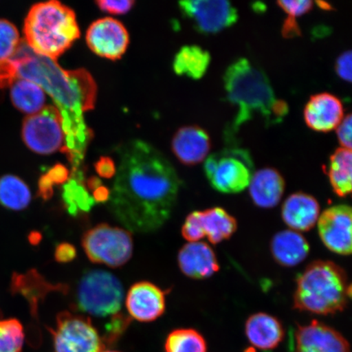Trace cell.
Returning a JSON list of instances; mask_svg holds the SVG:
<instances>
[{
    "label": "cell",
    "mask_w": 352,
    "mask_h": 352,
    "mask_svg": "<svg viewBox=\"0 0 352 352\" xmlns=\"http://www.w3.org/2000/svg\"><path fill=\"white\" fill-rule=\"evenodd\" d=\"M281 32H283V36L287 38L297 37L301 34V30L296 22V19H290V17H288L284 22Z\"/></svg>",
    "instance_id": "cell-41"
},
{
    "label": "cell",
    "mask_w": 352,
    "mask_h": 352,
    "mask_svg": "<svg viewBox=\"0 0 352 352\" xmlns=\"http://www.w3.org/2000/svg\"><path fill=\"white\" fill-rule=\"evenodd\" d=\"M337 138L341 144V148L351 151V132L352 118L351 114H347L343 118L340 124L336 129Z\"/></svg>",
    "instance_id": "cell-35"
},
{
    "label": "cell",
    "mask_w": 352,
    "mask_h": 352,
    "mask_svg": "<svg viewBox=\"0 0 352 352\" xmlns=\"http://www.w3.org/2000/svg\"><path fill=\"white\" fill-rule=\"evenodd\" d=\"M11 58L16 65L17 78L36 83L54 100L63 120V151L72 166H81L91 138L83 113L95 107L98 87L94 78L83 69H63L56 60L35 54L25 41H21Z\"/></svg>",
    "instance_id": "cell-2"
},
{
    "label": "cell",
    "mask_w": 352,
    "mask_h": 352,
    "mask_svg": "<svg viewBox=\"0 0 352 352\" xmlns=\"http://www.w3.org/2000/svg\"><path fill=\"white\" fill-rule=\"evenodd\" d=\"M24 342V328L19 320L0 319V352H21Z\"/></svg>",
    "instance_id": "cell-30"
},
{
    "label": "cell",
    "mask_w": 352,
    "mask_h": 352,
    "mask_svg": "<svg viewBox=\"0 0 352 352\" xmlns=\"http://www.w3.org/2000/svg\"><path fill=\"white\" fill-rule=\"evenodd\" d=\"M32 201V192L23 180L16 175H6L0 178V204L12 210L28 208Z\"/></svg>",
    "instance_id": "cell-27"
},
{
    "label": "cell",
    "mask_w": 352,
    "mask_h": 352,
    "mask_svg": "<svg viewBox=\"0 0 352 352\" xmlns=\"http://www.w3.org/2000/svg\"><path fill=\"white\" fill-rule=\"evenodd\" d=\"M45 174L51 179V182L54 184V186L67 182L69 175V170L66 169L65 166L61 164H57L52 167Z\"/></svg>",
    "instance_id": "cell-39"
},
{
    "label": "cell",
    "mask_w": 352,
    "mask_h": 352,
    "mask_svg": "<svg viewBox=\"0 0 352 352\" xmlns=\"http://www.w3.org/2000/svg\"><path fill=\"white\" fill-rule=\"evenodd\" d=\"M83 250L92 263L120 267L133 253V239L129 230L107 223L91 228L83 235Z\"/></svg>",
    "instance_id": "cell-8"
},
{
    "label": "cell",
    "mask_w": 352,
    "mask_h": 352,
    "mask_svg": "<svg viewBox=\"0 0 352 352\" xmlns=\"http://www.w3.org/2000/svg\"><path fill=\"white\" fill-rule=\"evenodd\" d=\"M123 296L122 283L116 276L107 271L90 270L79 281L77 308L95 318H113L120 314Z\"/></svg>",
    "instance_id": "cell-6"
},
{
    "label": "cell",
    "mask_w": 352,
    "mask_h": 352,
    "mask_svg": "<svg viewBox=\"0 0 352 352\" xmlns=\"http://www.w3.org/2000/svg\"><path fill=\"white\" fill-rule=\"evenodd\" d=\"M85 184H87L86 188H88V190L91 192H94L95 189L102 186L101 180L98 177H96V176H91V178L87 179V182Z\"/></svg>",
    "instance_id": "cell-43"
},
{
    "label": "cell",
    "mask_w": 352,
    "mask_h": 352,
    "mask_svg": "<svg viewBox=\"0 0 352 352\" xmlns=\"http://www.w3.org/2000/svg\"><path fill=\"white\" fill-rule=\"evenodd\" d=\"M320 212L319 202L314 196L298 192L286 198L281 217L290 230L307 232L318 223Z\"/></svg>",
    "instance_id": "cell-19"
},
{
    "label": "cell",
    "mask_w": 352,
    "mask_h": 352,
    "mask_svg": "<svg viewBox=\"0 0 352 352\" xmlns=\"http://www.w3.org/2000/svg\"><path fill=\"white\" fill-rule=\"evenodd\" d=\"M351 206L347 205L331 206L320 214L319 236L330 252L340 255L351 254Z\"/></svg>",
    "instance_id": "cell-12"
},
{
    "label": "cell",
    "mask_w": 352,
    "mask_h": 352,
    "mask_svg": "<svg viewBox=\"0 0 352 352\" xmlns=\"http://www.w3.org/2000/svg\"><path fill=\"white\" fill-rule=\"evenodd\" d=\"M248 187L250 198L258 208L272 209L283 198L285 182L278 170L267 167L254 173Z\"/></svg>",
    "instance_id": "cell-20"
},
{
    "label": "cell",
    "mask_w": 352,
    "mask_h": 352,
    "mask_svg": "<svg viewBox=\"0 0 352 352\" xmlns=\"http://www.w3.org/2000/svg\"><path fill=\"white\" fill-rule=\"evenodd\" d=\"M86 38L94 54L113 60L120 59L129 44L125 26L111 17L94 21L87 30Z\"/></svg>",
    "instance_id": "cell-13"
},
{
    "label": "cell",
    "mask_w": 352,
    "mask_h": 352,
    "mask_svg": "<svg viewBox=\"0 0 352 352\" xmlns=\"http://www.w3.org/2000/svg\"><path fill=\"white\" fill-rule=\"evenodd\" d=\"M227 98L237 107L232 125L226 131V138L232 146L240 127L261 114L267 124H275L287 116L288 104L277 100L266 74L248 59L240 58L228 66L223 74Z\"/></svg>",
    "instance_id": "cell-3"
},
{
    "label": "cell",
    "mask_w": 352,
    "mask_h": 352,
    "mask_svg": "<svg viewBox=\"0 0 352 352\" xmlns=\"http://www.w3.org/2000/svg\"><path fill=\"white\" fill-rule=\"evenodd\" d=\"M126 307L132 318L151 322L164 314L165 293L153 283L140 281L132 285L127 293Z\"/></svg>",
    "instance_id": "cell-15"
},
{
    "label": "cell",
    "mask_w": 352,
    "mask_h": 352,
    "mask_svg": "<svg viewBox=\"0 0 352 352\" xmlns=\"http://www.w3.org/2000/svg\"><path fill=\"white\" fill-rule=\"evenodd\" d=\"M118 153L109 208L129 232L156 231L170 219L182 182L170 162L142 140L122 145Z\"/></svg>",
    "instance_id": "cell-1"
},
{
    "label": "cell",
    "mask_w": 352,
    "mask_h": 352,
    "mask_svg": "<svg viewBox=\"0 0 352 352\" xmlns=\"http://www.w3.org/2000/svg\"><path fill=\"white\" fill-rule=\"evenodd\" d=\"M351 296L346 272L331 261H316L298 276L294 306L308 314L333 315L345 309Z\"/></svg>",
    "instance_id": "cell-4"
},
{
    "label": "cell",
    "mask_w": 352,
    "mask_h": 352,
    "mask_svg": "<svg viewBox=\"0 0 352 352\" xmlns=\"http://www.w3.org/2000/svg\"><path fill=\"white\" fill-rule=\"evenodd\" d=\"M171 148L176 157L183 164H199L209 156L210 138L208 131L200 126H184L174 135Z\"/></svg>",
    "instance_id": "cell-18"
},
{
    "label": "cell",
    "mask_w": 352,
    "mask_h": 352,
    "mask_svg": "<svg viewBox=\"0 0 352 352\" xmlns=\"http://www.w3.org/2000/svg\"><path fill=\"white\" fill-rule=\"evenodd\" d=\"M96 173L100 177L105 179L112 178L116 174V166L111 158L107 157H100L95 164Z\"/></svg>",
    "instance_id": "cell-37"
},
{
    "label": "cell",
    "mask_w": 352,
    "mask_h": 352,
    "mask_svg": "<svg viewBox=\"0 0 352 352\" xmlns=\"http://www.w3.org/2000/svg\"><path fill=\"white\" fill-rule=\"evenodd\" d=\"M202 239L217 245L230 239L237 230L236 219L222 208L197 210Z\"/></svg>",
    "instance_id": "cell-23"
},
{
    "label": "cell",
    "mask_w": 352,
    "mask_h": 352,
    "mask_svg": "<svg viewBox=\"0 0 352 352\" xmlns=\"http://www.w3.org/2000/svg\"><path fill=\"white\" fill-rule=\"evenodd\" d=\"M52 334V352H101L104 342L90 318L61 312Z\"/></svg>",
    "instance_id": "cell-9"
},
{
    "label": "cell",
    "mask_w": 352,
    "mask_h": 352,
    "mask_svg": "<svg viewBox=\"0 0 352 352\" xmlns=\"http://www.w3.org/2000/svg\"><path fill=\"white\" fill-rule=\"evenodd\" d=\"M63 199L66 210L72 217L89 212L96 204L86 188L85 180L76 176L65 183Z\"/></svg>",
    "instance_id": "cell-28"
},
{
    "label": "cell",
    "mask_w": 352,
    "mask_h": 352,
    "mask_svg": "<svg viewBox=\"0 0 352 352\" xmlns=\"http://www.w3.org/2000/svg\"><path fill=\"white\" fill-rule=\"evenodd\" d=\"M245 352H255V351L253 349H249L246 350Z\"/></svg>",
    "instance_id": "cell-45"
},
{
    "label": "cell",
    "mask_w": 352,
    "mask_h": 352,
    "mask_svg": "<svg viewBox=\"0 0 352 352\" xmlns=\"http://www.w3.org/2000/svg\"><path fill=\"white\" fill-rule=\"evenodd\" d=\"M204 336L193 329H178L171 331L165 342L166 352H206Z\"/></svg>",
    "instance_id": "cell-29"
},
{
    "label": "cell",
    "mask_w": 352,
    "mask_h": 352,
    "mask_svg": "<svg viewBox=\"0 0 352 352\" xmlns=\"http://www.w3.org/2000/svg\"><path fill=\"white\" fill-rule=\"evenodd\" d=\"M21 43L19 30L11 21L0 19V60L15 54Z\"/></svg>",
    "instance_id": "cell-31"
},
{
    "label": "cell",
    "mask_w": 352,
    "mask_h": 352,
    "mask_svg": "<svg viewBox=\"0 0 352 352\" xmlns=\"http://www.w3.org/2000/svg\"><path fill=\"white\" fill-rule=\"evenodd\" d=\"M343 118L342 101L329 92L311 96L303 110L307 126L312 131L323 133L336 129Z\"/></svg>",
    "instance_id": "cell-16"
},
{
    "label": "cell",
    "mask_w": 352,
    "mask_h": 352,
    "mask_svg": "<svg viewBox=\"0 0 352 352\" xmlns=\"http://www.w3.org/2000/svg\"><path fill=\"white\" fill-rule=\"evenodd\" d=\"M179 270L189 278L208 279L219 270L217 254L204 241L188 242L178 254Z\"/></svg>",
    "instance_id": "cell-17"
},
{
    "label": "cell",
    "mask_w": 352,
    "mask_h": 352,
    "mask_svg": "<svg viewBox=\"0 0 352 352\" xmlns=\"http://www.w3.org/2000/svg\"><path fill=\"white\" fill-rule=\"evenodd\" d=\"M245 333L254 347L268 351L275 349L285 338V329L275 316L258 312L246 320Z\"/></svg>",
    "instance_id": "cell-21"
},
{
    "label": "cell",
    "mask_w": 352,
    "mask_h": 352,
    "mask_svg": "<svg viewBox=\"0 0 352 352\" xmlns=\"http://www.w3.org/2000/svg\"><path fill=\"white\" fill-rule=\"evenodd\" d=\"M270 249L276 263L285 267H293L305 261L310 245L300 232L289 230L277 232L272 237Z\"/></svg>",
    "instance_id": "cell-22"
},
{
    "label": "cell",
    "mask_w": 352,
    "mask_h": 352,
    "mask_svg": "<svg viewBox=\"0 0 352 352\" xmlns=\"http://www.w3.org/2000/svg\"><path fill=\"white\" fill-rule=\"evenodd\" d=\"M351 52H343L336 60V72L342 80L351 82Z\"/></svg>",
    "instance_id": "cell-36"
},
{
    "label": "cell",
    "mask_w": 352,
    "mask_h": 352,
    "mask_svg": "<svg viewBox=\"0 0 352 352\" xmlns=\"http://www.w3.org/2000/svg\"><path fill=\"white\" fill-rule=\"evenodd\" d=\"M296 352H351V347L337 330L312 320L310 324L298 327Z\"/></svg>",
    "instance_id": "cell-14"
},
{
    "label": "cell",
    "mask_w": 352,
    "mask_h": 352,
    "mask_svg": "<svg viewBox=\"0 0 352 352\" xmlns=\"http://www.w3.org/2000/svg\"><path fill=\"white\" fill-rule=\"evenodd\" d=\"M277 4L288 15V17L294 19L309 12L314 6V3L309 0H287V1H278Z\"/></svg>",
    "instance_id": "cell-32"
},
{
    "label": "cell",
    "mask_w": 352,
    "mask_h": 352,
    "mask_svg": "<svg viewBox=\"0 0 352 352\" xmlns=\"http://www.w3.org/2000/svg\"><path fill=\"white\" fill-rule=\"evenodd\" d=\"M91 192V196L94 197L95 202H98V204H104V202H107L109 200L110 193H111V191H110L107 187L101 186Z\"/></svg>",
    "instance_id": "cell-42"
},
{
    "label": "cell",
    "mask_w": 352,
    "mask_h": 352,
    "mask_svg": "<svg viewBox=\"0 0 352 352\" xmlns=\"http://www.w3.org/2000/svg\"><path fill=\"white\" fill-rule=\"evenodd\" d=\"M10 87L12 102L21 112L32 116L45 107V94L36 83L28 79L16 78Z\"/></svg>",
    "instance_id": "cell-26"
},
{
    "label": "cell",
    "mask_w": 352,
    "mask_h": 352,
    "mask_svg": "<svg viewBox=\"0 0 352 352\" xmlns=\"http://www.w3.org/2000/svg\"><path fill=\"white\" fill-rule=\"evenodd\" d=\"M210 52L199 46H184L176 54L173 69L178 76L200 79L205 76L210 64Z\"/></svg>",
    "instance_id": "cell-25"
},
{
    "label": "cell",
    "mask_w": 352,
    "mask_h": 352,
    "mask_svg": "<svg viewBox=\"0 0 352 352\" xmlns=\"http://www.w3.org/2000/svg\"><path fill=\"white\" fill-rule=\"evenodd\" d=\"M21 136L30 151L42 155L63 149L65 133L58 109L50 105L29 116L22 124Z\"/></svg>",
    "instance_id": "cell-10"
},
{
    "label": "cell",
    "mask_w": 352,
    "mask_h": 352,
    "mask_svg": "<svg viewBox=\"0 0 352 352\" xmlns=\"http://www.w3.org/2000/svg\"><path fill=\"white\" fill-rule=\"evenodd\" d=\"M101 352H118V351H101Z\"/></svg>",
    "instance_id": "cell-46"
},
{
    "label": "cell",
    "mask_w": 352,
    "mask_h": 352,
    "mask_svg": "<svg viewBox=\"0 0 352 352\" xmlns=\"http://www.w3.org/2000/svg\"><path fill=\"white\" fill-rule=\"evenodd\" d=\"M327 175L336 195L345 197L351 195L352 153L350 149L340 148L329 158Z\"/></svg>",
    "instance_id": "cell-24"
},
{
    "label": "cell",
    "mask_w": 352,
    "mask_h": 352,
    "mask_svg": "<svg viewBox=\"0 0 352 352\" xmlns=\"http://www.w3.org/2000/svg\"><path fill=\"white\" fill-rule=\"evenodd\" d=\"M54 184L51 182L46 174H44L38 180V195L44 201L50 200L54 195Z\"/></svg>",
    "instance_id": "cell-40"
},
{
    "label": "cell",
    "mask_w": 352,
    "mask_h": 352,
    "mask_svg": "<svg viewBox=\"0 0 352 352\" xmlns=\"http://www.w3.org/2000/svg\"><path fill=\"white\" fill-rule=\"evenodd\" d=\"M98 6L104 12L110 14L121 15L129 12L135 2L132 0H122V1H113V0H100L96 2Z\"/></svg>",
    "instance_id": "cell-33"
},
{
    "label": "cell",
    "mask_w": 352,
    "mask_h": 352,
    "mask_svg": "<svg viewBox=\"0 0 352 352\" xmlns=\"http://www.w3.org/2000/svg\"><path fill=\"white\" fill-rule=\"evenodd\" d=\"M76 249L69 243H60L55 250V258L59 263H69L76 257Z\"/></svg>",
    "instance_id": "cell-38"
},
{
    "label": "cell",
    "mask_w": 352,
    "mask_h": 352,
    "mask_svg": "<svg viewBox=\"0 0 352 352\" xmlns=\"http://www.w3.org/2000/svg\"><path fill=\"white\" fill-rule=\"evenodd\" d=\"M180 10L201 34H217L231 28L239 20V13L226 0H189L179 3Z\"/></svg>",
    "instance_id": "cell-11"
},
{
    "label": "cell",
    "mask_w": 352,
    "mask_h": 352,
    "mask_svg": "<svg viewBox=\"0 0 352 352\" xmlns=\"http://www.w3.org/2000/svg\"><path fill=\"white\" fill-rule=\"evenodd\" d=\"M30 236L32 237H30V241H32L33 244L37 243V242L41 241V234H38V233H37V234L33 233V235Z\"/></svg>",
    "instance_id": "cell-44"
},
{
    "label": "cell",
    "mask_w": 352,
    "mask_h": 352,
    "mask_svg": "<svg viewBox=\"0 0 352 352\" xmlns=\"http://www.w3.org/2000/svg\"><path fill=\"white\" fill-rule=\"evenodd\" d=\"M17 78L16 67L12 58L0 60V89L11 87Z\"/></svg>",
    "instance_id": "cell-34"
},
{
    "label": "cell",
    "mask_w": 352,
    "mask_h": 352,
    "mask_svg": "<svg viewBox=\"0 0 352 352\" xmlns=\"http://www.w3.org/2000/svg\"><path fill=\"white\" fill-rule=\"evenodd\" d=\"M204 173L215 190L231 195L249 186L254 173V162L245 149L230 146L206 157Z\"/></svg>",
    "instance_id": "cell-7"
},
{
    "label": "cell",
    "mask_w": 352,
    "mask_h": 352,
    "mask_svg": "<svg viewBox=\"0 0 352 352\" xmlns=\"http://www.w3.org/2000/svg\"><path fill=\"white\" fill-rule=\"evenodd\" d=\"M25 42L35 54L56 60L80 37L76 13L57 1L34 4L26 16Z\"/></svg>",
    "instance_id": "cell-5"
}]
</instances>
